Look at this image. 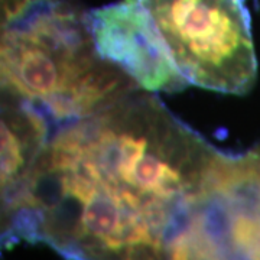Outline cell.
I'll use <instances>...</instances> for the list:
<instances>
[{"mask_svg": "<svg viewBox=\"0 0 260 260\" xmlns=\"http://www.w3.org/2000/svg\"><path fill=\"white\" fill-rule=\"evenodd\" d=\"M2 93L54 126L104 109L139 87L99 55L88 13L71 0H2Z\"/></svg>", "mask_w": 260, "mask_h": 260, "instance_id": "obj_2", "label": "cell"}, {"mask_svg": "<svg viewBox=\"0 0 260 260\" xmlns=\"http://www.w3.org/2000/svg\"><path fill=\"white\" fill-rule=\"evenodd\" d=\"M54 123L34 104L2 95V198L12 203L42 156Z\"/></svg>", "mask_w": 260, "mask_h": 260, "instance_id": "obj_6", "label": "cell"}, {"mask_svg": "<svg viewBox=\"0 0 260 260\" xmlns=\"http://www.w3.org/2000/svg\"><path fill=\"white\" fill-rule=\"evenodd\" d=\"M188 84L249 93L257 58L247 0H140Z\"/></svg>", "mask_w": 260, "mask_h": 260, "instance_id": "obj_3", "label": "cell"}, {"mask_svg": "<svg viewBox=\"0 0 260 260\" xmlns=\"http://www.w3.org/2000/svg\"><path fill=\"white\" fill-rule=\"evenodd\" d=\"M99 55L149 93H177L188 81L140 0H119L88 12Z\"/></svg>", "mask_w": 260, "mask_h": 260, "instance_id": "obj_4", "label": "cell"}, {"mask_svg": "<svg viewBox=\"0 0 260 260\" xmlns=\"http://www.w3.org/2000/svg\"><path fill=\"white\" fill-rule=\"evenodd\" d=\"M201 208L233 260H260V146L218 150Z\"/></svg>", "mask_w": 260, "mask_h": 260, "instance_id": "obj_5", "label": "cell"}, {"mask_svg": "<svg viewBox=\"0 0 260 260\" xmlns=\"http://www.w3.org/2000/svg\"><path fill=\"white\" fill-rule=\"evenodd\" d=\"M217 153L139 88L56 126L26 184L97 195L169 244L200 204Z\"/></svg>", "mask_w": 260, "mask_h": 260, "instance_id": "obj_1", "label": "cell"}]
</instances>
